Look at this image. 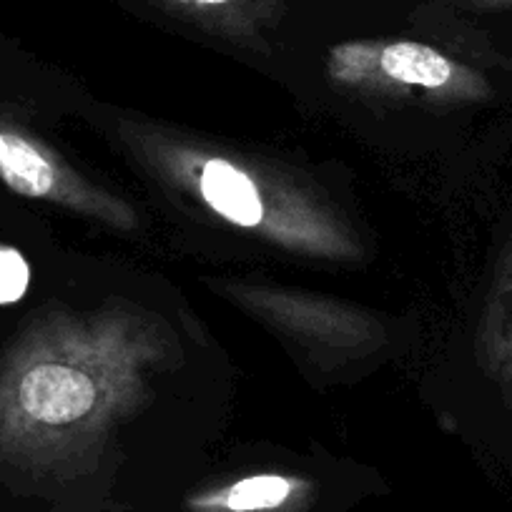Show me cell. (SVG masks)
<instances>
[{
    "label": "cell",
    "instance_id": "6da1fadb",
    "mask_svg": "<svg viewBox=\"0 0 512 512\" xmlns=\"http://www.w3.org/2000/svg\"><path fill=\"white\" fill-rule=\"evenodd\" d=\"M179 357L161 314L136 304L38 314L0 359V460L38 477L93 470Z\"/></svg>",
    "mask_w": 512,
    "mask_h": 512
},
{
    "label": "cell",
    "instance_id": "7a4b0ae2",
    "mask_svg": "<svg viewBox=\"0 0 512 512\" xmlns=\"http://www.w3.org/2000/svg\"><path fill=\"white\" fill-rule=\"evenodd\" d=\"M118 139L164 189L289 254L364 262V241L337 201L282 164L151 121H121Z\"/></svg>",
    "mask_w": 512,
    "mask_h": 512
},
{
    "label": "cell",
    "instance_id": "3957f363",
    "mask_svg": "<svg viewBox=\"0 0 512 512\" xmlns=\"http://www.w3.org/2000/svg\"><path fill=\"white\" fill-rule=\"evenodd\" d=\"M327 76L362 96L465 106L492 96L480 71L435 46L405 38H357L329 48Z\"/></svg>",
    "mask_w": 512,
    "mask_h": 512
},
{
    "label": "cell",
    "instance_id": "277c9868",
    "mask_svg": "<svg viewBox=\"0 0 512 512\" xmlns=\"http://www.w3.org/2000/svg\"><path fill=\"white\" fill-rule=\"evenodd\" d=\"M214 289L269 329L297 342L324 369L372 357L390 342V332L377 314L344 299L251 279H219Z\"/></svg>",
    "mask_w": 512,
    "mask_h": 512
},
{
    "label": "cell",
    "instance_id": "5b68a950",
    "mask_svg": "<svg viewBox=\"0 0 512 512\" xmlns=\"http://www.w3.org/2000/svg\"><path fill=\"white\" fill-rule=\"evenodd\" d=\"M0 181L18 196L98 221L116 231L139 229V214L126 199L68 164L36 131L0 108Z\"/></svg>",
    "mask_w": 512,
    "mask_h": 512
},
{
    "label": "cell",
    "instance_id": "8992f818",
    "mask_svg": "<svg viewBox=\"0 0 512 512\" xmlns=\"http://www.w3.org/2000/svg\"><path fill=\"white\" fill-rule=\"evenodd\" d=\"M169 16L191 23L216 38L264 51L269 31L284 13V0H151Z\"/></svg>",
    "mask_w": 512,
    "mask_h": 512
},
{
    "label": "cell",
    "instance_id": "52a82bcc",
    "mask_svg": "<svg viewBox=\"0 0 512 512\" xmlns=\"http://www.w3.org/2000/svg\"><path fill=\"white\" fill-rule=\"evenodd\" d=\"M314 485L287 472H254L211 487L189 500L191 512H297L312 500Z\"/></svg>",
    "mask_w": 512,
    "mask_h": 512
},
{
    "label": "cell",
    "instance_id": "ba28073f",
    "mask_svg": "<svg viewBox=\"0 0 512 512\" xmlns=\"http://www.w3.org/2000/svg\"><path fill=\"white\" fill-rule=\"evenodd\" d=\"M477 354L492 382L512 402V236L492 269L477 327Z\"/></svg>",
    "mask_w": 512,
    "mask_h": 512
},
{
    "label": "cell",
    "instance_id": "9c48e42d",
    "mask_svg": "<svg viewBox=\"0 0 512 512\" xmlns=\"http://www.w3.org/2000/svg\"><path fill=\"white\" fill-rule=\"evenodd\" d=\"M31 284V267L26 256L13 246L0 244V304H13L23 299Z\"/></svg>",
    "mask_w": 512,
    "mask_h": 512
},
{
    "label": "cell",
    "instance_id": "30bf717a",
    "mask_svg": "<svg viewBox=\"0 0 512 512\" xmlns=\"http://www.w3.org/2000/svg\"><path fill=\"white\" fill-rule=\"evenodd\" d=\"M462 8L475 13H502L512 11V0H460Z\"/></svg>",
    "mask_w": 512,
    "mask_h": 512
}]
</instances>
